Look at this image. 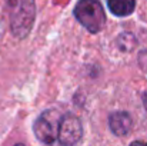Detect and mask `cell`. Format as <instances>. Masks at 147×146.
Returning <instances> with one entry per match:
<instances>
[{
    "mask_svg": "<svg viewBox=\"0 0 147 146\" xmlns=\"http://www.w3.org/2000/svg\"><path fill=\"white\" fill-rule=\"evenodd\" d=\"M7 12L11 33L17 39L27 37L36 17L34 0H7Z\"/></svg>",
    "mask_w": 147,
    "mask_h": 146,
    "instance_id": "1",
    "label": "cell"
},
{
    "mask_svg": "<svg viewBox=\"0 0 147 146\" xmlns=\"http://www.w3.org/2000/svg\"><path fill=\"white\" fill-rule=\"evenodd\" d=\"M74 16L92 33H98L106 24V13L98 0H79L74 7Z\"/></svg>",
    "mask_w": 147,
    "mask_h": 146,
    "instance_id": "2",
    "label": "cell"
},
{
    "mask_svg": "<svg viewBox=\"0 0 147 146\" xmlns=\"http://www.w3.org/2000/svg\"><path fill=\"white\" fill-rule=\"evenodd\" d=\"M61 116L63 115H60L57 110H46L37 117L33 129L36 138L42 143L51 145L57 142V133H59V125Z\"/></svg>",
    "mask_w": 147,
    "mask_h": 146,
    "instance_id": "3",
    "label": "cell"
},
{
    "mask_svg": "<svg viewBox=\"0 0 147 146\" xmlns=\"http://www.w3.org/2000/svg\"><path fill=\"white\" fill-rule=\"evenodd\" d=\"M83 128L79 117L74 115H63L59 125L57 142L60 145H74L82 139Z\"/></svg>",
    "mask_w": 147,
    "mask_h": 146,
    "instance_id": "4",
    "label": "cell"
},
{
    "mask_svg": "<svg viewBox=\"0 0 147 146\" xmlns=\"http://www.w3.org/2000/svg\"><path fill=\"white\" fill-rule=\"evenodd\" d=\"M109 126H110V130L116 136H124L131 130L133 120L127 112H114L110 115Z\"/></svg>",
    "mask_w": 147,
    "mask_h": 146,
    "instance_id": "5",
    "label": "cell"
},
{
    "mask_svg": "<svg viewBox=\"0 0 147 146\" xmlns=\"http://www.w3.org/2000/svg\"><path fill=\"white\" fill-rule=\"evenodd\" d=\"M107 6L114 16L126 17L130 16L136 9V0H109Z\"/></svg>",
    "mask_w": 147,
    "mask_h": 146,
    "instance_id": "6",
    "label": "cell"
},
{
    "mask_svg": "<svg viewBox=\"0 0 147 146\" xmlns=\"http://www.w3.org/2000/svg\"><path fill=\"white\" fill-rule=\"evenodd\" d=\"M143 105H144V107H146V110H147V92L143 95Z\"/></svg>",
    "mask_w": 147,
    "mask_h": 146,
    "instance_id": "7",
    "label": "cell"
}]
</instances>
